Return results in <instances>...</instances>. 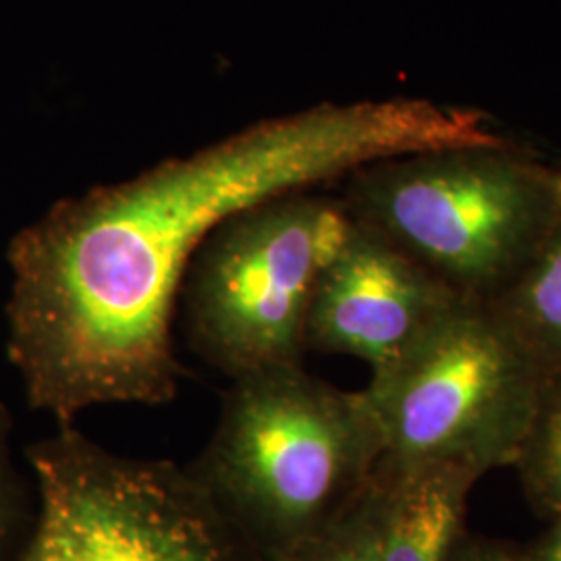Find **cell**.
Masks as SVG:
<instances>
[{
	"label": "cell",
	"mask_w": 561,
	"mask_h": 561,
	"mask_svg": "<svg viewBox=\"0 0 561 561\" xmlns=\"http://www.w3.org/2000/svg\"><path fill=\"white\" fill-rule=\"evenodd\" d=\"M507 144L479 108L319 104L59 202L9 250V356L27 398L62 426L99 405L169 403L181 377L175 304L219 225L373 162Z\"/></svg>",
	"instance_id": "cell-1"
},
{
	"label": "cell",
	"mask_w": 561,
	"mask_h": 561,
	"mask_svg": "<svg viewBox=\"0 0 561 561\" xmlns=\"http://www.w3.org/2000/svg\"><path fill=\"white\" fill-rule=\"evenodd\" d=\"M382 458L364 393L291 364L233 381L187 472L250 549L275 561L335 520Z\"/></svg>",
	"instance_id": "cell-2"
},
{
	"label": "cell",
	"mask_w": 561,
	"mask_h": 561,
	"mask_svg": "<svg viewBox=\"0 0 561 561\" xmlns=\"http://www.w3.org/2000/svg\"><path fill=\"white\" fill-rule=\"evenodd\" d=\"M341 204L451 291L484 301L518 277L561 217L553 171L510 146L366 164L347 175Z\"/></svg>",
	"instance_id": "cell-3"
},
{
	"label": "cell",
	"mask_w": 561,
	"mask_h": 561,
	"mask_svg": "<svg viewBox=\"0 0 561 561\" xmlns=\"http://www.w3.org/2000/svg\"><path fill=\"white\" fill-rule=\"evenodd\" d=\"M545 373L491 301L460 298L362 389L385 460L445 461L482 477L516 466Z\"/></svg>",
	"instance_id": "cell-4"
},
{
	"label": "cell",
	"mask_w": 561,
	"mask_h": 561,
	"mask_svg": "<svg viewBox=\"0 0 561 561\" xmlns=\"http://www.w3.org/2000/svg\"><path fill=\"white\" fill-rule=\"evenodd\" d=\"M341 202L310 192L219 225L183 277L190 347L231 381L301 364L314 287L350 233Z\"/></svg>",
	"instance_id": "cell-5"
},
{
	"label": "cell",
	"mask_w": 561,
	"mask_h": 561,
	"mask_svg": "<svg viewBox=\"0 0 561 561\" xmlns=\"http://www.w3.org/2000/svg\"><path fill=\"white\" fill-rule=\"evenodd\" d=\"M30 460L41 516L21 561L261 560L169 461L125 458L71 426Z\"/></svg>",
	"instance_id": "cell-6"
},
{
	"label": "cell",
	"mask_w": 561,
	"mask_h": 561,
	"mask_svg": "<svg viewBox=\"0 0 561 561\" xmlns=\"http://www.w3.org/2000/svg\"><path fill=\"white\" fill-rule=\"evenodd\" d=\"M460 298L398 248L352 221L314 287L306 350L352 356L377 370Z\"/></svg>",
	"instance_id": "cell-7"
},
{
	"label": "cell",
	"mask_w": 561,
	"mask_h": 561,
	"mask_svg": "<svg viewBox=\"0 0 561 561\" xmlns=\"http://www.w3.org/2000/svg\"><path fill=\"white\" fill-rule=\"evenodd\" d=\"M379 479L381 561H447L481 472L460 463L403 466L382 458Z\"/></svg>",
	"instance_id": "cell-8"
},
{
	"label": "cell",
	"mask_w": 561,
	"mask_h": 561,
	"mask_svg": "<svg viewBox=\"0 0 561 561\" xmlns=\"http://www.w3.org/2000/svg\"><path fill=\"white\" fill-rule=\"evenodd\" d=\"M489 301L545 379L561 375V217L518 277Z\"/></svg>",
	"instance_id": "cell-9"
},
{
	"label": "cell",
	"mask_w": 561,
	"mask_h": 561,
	"mask_svg": "<svg viewBox=\"0 0 561 561\" xmlns=\"http://www.w3.org/2000/svg\"><path fill=\"white\" fill-rule=\"evenodd\" d=\"M379 468L360 495L317 535L275 561H381Z\"/></svg>",
	"instance_id": "cell-10"
},
{
	"label": "cell",
	"mask_w": 561,
	"mask_h": 561,
	"mask_svg": "<svg viewBox=\"0 0 561 561\" xmlns=\"http://www.w3.org/2000/svg\"><path fill=\"white\" fill-rule=\"evenodd\" d=\"M526 495L549 518L561 514V375L547 377L516 461Z\"/></svg>",
	"instance_id": "cell-11"
},
{
	"label": "cell",
	"mask_w": 561,
	"mask_h": 561,
	"mask_svg": "<svg viewBox=\"0 0 561 561\" xmlns=\"http://www.w3.org/2000/svg\"><path fill=\"white\" fill-rule=\"evenodd\" d=\"M15 514V482H13V468L9 460V445H7V424L0 414V549L9 539L11 526Z\"/></svg>",
	"instance_id": "cell-12"
},
{
	"label": "cell",
	"mask_w": 561,
	"mask_h": 561,
	"mask_svg": "<svg viewBox=\"0 0 561 561\" xmlns=\"http://www.w3.org/2000/svg\"><path fill=\"white\" fill-rule=\"evenodd\" d=\"M447 561H522L520 553L503 542L461 533Z\"/></svg>",
	"instance_id": "cell-13"
},
{
	"label": "cell",
	"mask_w": 561,
	"mask_h": 561,
	"mask_svg": "<svg viewBox=\"0 0 561 561\" xmlns=\"http://www.w3.org/2000/svg\"><path fill=\"white\" fill-rule=\"evenodd\" d=\"M549 520V528L526 553H520L522 561H561V514Z\"/></svg>",
	"instance_id": "cell-14"
},
{
	"label": "cell",
	"mask_w": 561,
	"mask_h": 561,
	"mask_svg": "<svg viewBox=\"0 0 561 561\" xmlns=\"http://www.w3.org/2000/svg\"><path fill=\"white\" fill-rule=\"evenodd\" d=\"M553 192H556V201L561 210V173L560 171H553Z\"/></svg>",
	"instance_id": "cell-15"
}]
</instances>
